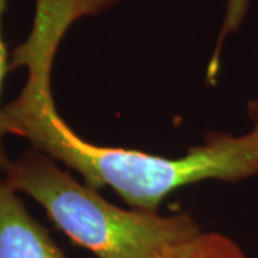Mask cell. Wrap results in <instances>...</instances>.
Here are the masks:
<instances>
[{
	"label": "cell",
	"mask_w": 258,
	"mask_h": 258,
	"mask_svg": "<svg viewBox=\"0 0 258 258\" xmlns=\"http://www.w3.org/2000/svg\"><path fill=\"white\" fill-rule=\"evenodd\" d=\"M248 115L249 118L252 119L254 126H258V98L257 99H252L248 103Z\"/></svg>",
	"instance_id": "cell-7"
},
{
	"label": "cell",
	"mask_w": 258,
	"mask_h": 258,
	"mask_svg": "<svg viewBox=\"0 0 258 258\" xmlns=\"http://www.w3.org/2000/svg\"><path fill=\"white\" fill-rule=\"evenodd\" d=\"M52 66L53 60L47 57L25 62L26 82L3 106L9 135L28 139L32 148L76 171L86 185L98 191L109 186L129 207L158 212L166 197L184 185L205 179L240 182L258 176V126L238 137L211 132L181 158L85 141L56 109Z\"/></svg>",
	"instance_id": "cell-1"
},
{
	"label": "cell",
	"mask_w": 258,
	"mask_h": 258,
	"mask_svg": "<svg viewBox=\"0 0 258 258\" xmlns=\"http://www.w3.org/2000/svg\"><path fill=\"white\" fill-rule=\"evenodd\" d=\"M3 181L42 205L57 230L96 258H157L201 232L189 214L161 215L116 207L35 148L12 162Z\"/></svg>",
	"instance_id": "cell-2"
},
{
	"label": "cell",
	"mask_w": 258,
	"mask_h": 258,
	"mask_svg": "<svg viewBox=\"0 0 258 258\" xmlns=\"http://www.w3.org/2000/svg\"><path fill=\"white\" fill-rule=\"evenodd\" d=\"M10 0H0V172L6 174L12 165V159L9 158L8 149L5 147V138L9 135V129L5 118V112L2 106V93H3V85L5 78L10 72V56L8 52V47L3 39V15L8 9Z\"/></svg>",
	"instance_id": "cell-5"
},
{
	"label": "cell",
	"mask_w": 258,
	"mask_h": 258,
	"mask_svg": "<svg viewBox=\"0 0 258 258\" xmlns=\"http://www.w3.org/2000/svg\"><path fill=\"white\" fill-rule=\"evenodd\" d=\"M157 258H248L235 241L221 232L198 235L159 254Z\"/></svg>",
	"instance_id": "cell-4"
},
{
	"label": "cell",
	"mask_w": 258,
	"mask_h": 258,
	"mask_svg": "<svg viewBox=\"0 0 258 258\" xmlns=\"http://www.w3.org/2000/svg\"><path fill=\"white\" fill-rule=\"evenodd\" d=\"M0 258H66L16 191L0 181Z\"/></svg>",
	"instance_id": "cell-3"
},
{
	"label": "cell",
	"mask_w": 258,
	"mask_h": 258,
	"mask_svg": "<svg viewBox=\"0 0 258 258\" xmlns=\"http://www.w3.org/2000/svg\"><path fill=\"white\" fill-rule=\"evenodd\" d=\"M248 5L249 0H228L227 2V12H225V18H224V23H222L221 33L218 37V45L215 47V52L212 56L214 60H220L224 39L240 29L241 23L247 15Z\"/></svg>",
	"instance_id": "cell-6"
}]
</instances>
